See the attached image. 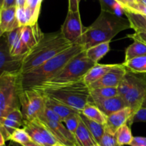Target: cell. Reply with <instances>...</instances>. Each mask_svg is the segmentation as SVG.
<instances>
[{"label":"cell","instance_id":"1","mask_svg":"<svg viewBox=\"0 0 146 146\" xmlns=\"http://www.w3.org/2000/svg\"><path fill=\"white\" fill-rule=\"evenodd\" d=\"M131 29L129 20L113 13L101 10L98 18L89 27H84L78 44L86 50L100 43L111 42L118 33Z\"/></svg>","mask_w":146,"mask_h":146},{"label":"cell","instance_id":"2","mask_svg":"<svg viewBox=\"0 0 146 146\" xmlns=\"http://www.w3.org/2000/svg\"><path fill=\"white\" fill-rule=\"evenodd\" d=\"M86 50L81 44L75 43L71 47L31 70L20 72V90L38 86L55 77L72 58Z\"/></svg>","mask_w":146,"mask_h":146},{"label":"cell","instance_id":"3","mask_svg":"<svg viewBox=\"0 0 146 146\" xmlns=\"http://www.w3.org/2000/svg\"><path fill=\"white\" fill-rule=\"evenodd\" d=\"M32 88L79 112L90 102L91 99L90 88L83 78L59 83L44 82Z\"/></svg>","mask_w":146,"mask_h":146},{"label":"cell","instance_id":"4","mask_svg":"<svg viewBox=\"0 0 146 146\" xmlns=\"http://www.w3.org/2000/svg\"><path fill=\"white\" fill-rule=\"evenodd\" d=\"M73 44L64 37L61 29L54 32L44 33L39 42L24 57L21 72H25L41 65Z\"/></svg>","mask_w":146,"mask_h":146},{"label":"cell","instance_id":"5","mask_svg":"<svg viewBox=\"0 0 146 146\" xmlns=\"http://www.w3.org/2000/svg\"><path fill=\"white\" fill-rule=\"evenodd\" d=\"M20 72H4L0 74V117L11 111L21 109L19 101Z\"/></svg>","mask_w":146,"mask_h":146},{"label":"cell","instance_id":"6","mask_svg":"<svg viewBox=\"0 0 146 146\" xmlns=\"http://www.w3.org/2000/svg\"><path fill=\"white\" fill-rule=\"evenodd\" d=\"M95 64V62L87 57L86 50H84L71 59L55 77L45 82L59 83L83 78L86 73Z\"/></svg>","mask_w":146,"mask_h":146},{"label":"cell","instance_id":"7","mask_svg":"<svg viewBox=\"0 0 146 146\" xmlns=\"http://www.w3.org/2000/svg\"><path fill=\"white\" fill-rule=\"evenodd\" d=\"M21 111L24 120L40 119L44 116L46 109L44 96L34 88L21 90L19 93Z\"/></svg>","mask_w":146,"mask_h":146},{"label":"cell","instance_id":"8","mask_svg":"<svg viewBox=\"0 0 146 146\" xmlns=\"http://www.w3.org/2000/svg\"><path fill=\"white\" fill-rule=\"evenodd\" d=\"M23 127L29 135L31 140L44 146H54L58 143L48 127L39 119L24 120Z\"/></svg>","mask_w":146,"mask_h":146},{"label":"cell","instance_id":"9","mask_svg":"<svg viewBox=\"0 0 146 146\" xmlns=\"http://www.w3.org/2000/svg\"><path fill=\"white\" fill-rule=\"evenodd\" d=\"M146 97V74H137L132 88L123 97L125 106L133 110L134 115L143 107Z\"/></svg>","mask_w":146,"mask_h":146},{"label":"cell","instance_id":"10","mask_svg":"<svg viewBox=\"0 0 146 146\" xmlns=\"http://www.w3.org/2000/svg\"><path fill=\"white\" fill-rule=\"evenodd\" d=\"M26 56V55H25ZM25 56L11 55L6 34L1 36L0 40V74L4 72H21L23 60Z\"/></svg>","mask_w":146,"mask_h":146},{"label":"cell","instance_id":"11","mask_svg":"<svg viewBox=\"0 0 146 146\" xmlns=\"http://www.w3.org/2000/svg\"><path fill=\"white\" fill-rule=\"evenodd\" d=\"M84 29L80 11H72L68 10L65 21L61 27L64 37L72 44L78 43L82 36Z\"/></svg>","mask_w":146,"mask_h":146},{"label":"cell","instance_id":"12","mask_svg":"<svg viewBox=\"0 0 146 146\" xmlns=\"http://www.w3.org/2000/svg\"><path fill=\"white\" fill-rule=\"evenodd\" d=\"M39 120L48 127L58 143L65 146H78L75 135L68 130L66 125H63V123L51 121L44 117Z\"/></svg>","mask_w":146,"mask_h":146},{"label":"cell","instance_id":"13","mask_svg":"<svg viewBox=\"0 0 146 146\" xmlns=\"http://www.w3.org/2000/svg\"><path fill=\"white\" fill-rule=\"evenodd\" d=\"M128 70L123 63L122 64H115L113 67L108 73L96 82L89 85L90 90L98 87H117L119 84Z\"/></svg>","mask_w":146,"mask_h":146},{"label":"cell","instance_id":"14","mask_svg":"<svg viewBox=\"0 0 146 146\" xmlns=\"http://www.w3.org/2000/svg\"><path fill=\"white\" fill-rule=\"evenodd\" d=\"M24 120L21 109L13 110L5 117H0V134L2 135L6 141L9 140L14 130L23 126Z\"/></svg>","mask_w":146,"mask_h":146},{"label":"cell","instance_id":"15","mask_svg":"<svg viewBox=\"0 0 146 146\" xmlns=\"http://www.w3.org/2000/svg\"><path fill=\"white\" fill-rule=\"evenodd\" d=\"M134 113L130 107H125L108 116L106 125V130L112 134L116 133L117 130L123 125H131Z\"/></svg>","mask_w":146,"mask_h":146},{"label":"cell","instance_id":"16","mask_svg":"<svg viewBox=\"0 0 146 146\" xmlns=\"http://www.w3.org/2000/svg\"><path fill=\"white\" fill-rule=\"evenodd\" d=\"M90 102L98 107L107 116L126 107L123 97L119 95L108 98H91Z\"/></svg>","mask_w":146,"mask_h":146},{"label":"cell","instance_id":"17","mask_svg":"<svg viewBox=\"0 0 146 146\" xmlns=\"http://www.w3.org/2000/svg\"><path fill=\"white\" fill-rule=\"evenodd\" d=\"M19 27L16 17V7L0 9V36Z\"/></svg>","mask_w":146,"mask_h":146},{"label":"cell","instance_id":"18","mask_svg":"<svg viewBox=\"0 0 146 146\" xmlns=\"http://www.w3.org/2000/svg\"><path fill=\"white\" fill-rule=\"evenodd\" d=\"M44 33L38 27V23L34 25H27L21 27V39L30 50L34 48L41 40Z\"/></svg>","mask_w":146,"mask_h":146},{"label":"cell","instance_id":"19","mask_svg":"<svg viewBox=\"0 0 146 146\" xmlns=\"http://www.w3.org/2000/svg\"><path fill=\"white\" fill-rule=\"evenodd\" d=\"M40 11H36L27 7H16V17L20 27L34 25L38 23Z\"/></svg>","mask_w":146,"mask_h":146},{"label":"cell","instance_id":"20","mask_svg":"<svg viewBox=\"0 0 146 146\" xmlns=\"http://www.w3.org/2000/svg\"><path fill=\"white\" fill-rule=\"evenodd\" d=\"M115 64H98L96 63L93 67H91L85 75L83 77V80L86 84L88 86L96 82L102 78L106 73L111 70Z\"/></svg>","mask_w":146,"mask_h":146},{"label":"cell","instance_id":"21","mask_svg":"<svg viewBox=\"0 0 146 146\" xmlns=\"http://www.w3.org/2000/svg\"><path fill=\"white\" fill-rule=\"evenodd\" d=\"M44 96L45 97L46 106L54 110L56 113H57L61 117L62 120H64V119L66 118L68 116L74 114V113H81V112L78 111L76 109L73 108V107H70V106L67 105V104H64V103L58 101L56 99L48 97V96Z\"/></svg>","mask_w":146,"mask_h":146},{"label":"cell","instance_id":"22","mask_svg":"<svg viewBox=\"0 0 146 146\" xmlns=\"http://www.w3.org/2000/svg\"><path fill=\"white\" fill-rule=\"evenodd\" d=\"M74 135L78 146H92L98 144L96 139L82 121L81 118L79 125L76 130Z\"/></svg>","mask_w":146,"mask_h":146},{"label":"cell","instance_id":"23","mask_svg":"<svg viewBox=\"0 0 146 146\" xmlns=\"http://www.w3.org/2000/svg\"><path fill=\"white\" fill-rule=\"evenodd\" d=\"M125 14L135 32L146 33V16L139 13L125 10Z\"/></svg>","mask_w":146,"mask_h":146},{"label":"cell","instance_id":"24","mask_svg":"<svg viewBox=\"0 0 146 146\" xmlns=\"http://www.w3.org/2000/svg\"><path fill=\"white\" fill-rule=\"evenodd\" d=\"M83 115L88 118L91 119L97 123L106 125L107 123L108 116L104 114L98 107L94 105L93 103L88 102L81 112Z\"/></svg>","mask_w":146,"mask_h":146},{"label":"cell","instance_id":"25","mask_svg":"<svg viewBox=\"0 0 146 146\" xmlns=\"http://www.w3.org/2000/svg\"><path fill=\"white\" fill-rule=\"evenodd\" d=\"M110 51V42L100 43L86 50L88 58L96 64Z\"/></svg>","mask_w":146,"mask_h":146},{"label":"cell","instance_id":"26","mask_svg":"<svg viewBox=\"0 0 146 146\" xmlns=\"http://www.w3.org/2000/svg\"><path fill=\"white\" fill-rule=\"evenodd\" d=\"M80 117H81V120L84 122V124L86 125V126L88 127L91 134L93 135L97 143H98V142L100 141L101 137H103V135L105 133L106 125L100 124V123H97V122L94 121L91 119L88 118L81 113H80Z\"/></svg>","mask_w":146,"mask_h":146},{"label":"cell","instance_id":"27","mask_svg":"<svg viewBox=\"0 0 146 146\" xmlns=\"http://www.w3.org/2000/svg\"><path fill=\"white\" fill-rule=\"evenodd\" d=\"M143 55H146V44L138 40H133V42L125 49L124 62Z\"/></svg>","mask_w":146,"mask_h":146},{"label":"cell","instance_id":"28","mask_svg":"<svg viewBox=\"0 0 146 146\" xmlns=\"http://www.w3.org/2000/svg\"><path fill=\"white\" fill-rule=\"evenodd\" d=\"M137 77V73H134L133 72L128 70L126 74L123 77V78L120 82L119 84L117 87L118 95L124 97L125 94L129 92V90L132 88L135 83Z\"/></svg>","mask_w":146,"mask_h":146},{"label":"cell","instance_id":"29","mask_svg":"<svg viewBox=\"0 0 146 146\" xmlns=\"http://www.w3.org/2000/svg\"><path fill=\"white\" fill-rule=\"evenodd\" d=\"M123 64L129 71L137 74H146V55L140 56L123 62Z\"/></svg>","mask_w":146,"mask_h":146},{"label":"cell","instance_id":"30","mask_svg":"<svg viewBox=\"0 0 146 146\" xmlns=\"http://www.w3.org/2000/svg\"><path fill=\"white\" fill-rule=\"evenodd\" d=\"M115 135H116L117 142L121 146L127 145H130L134 137L133 136L132 132L128 123L121 126L117 130Z\"/></svg>","mask_w":146,"mask_h":146},{"label":"cell","instance_id":"31","mask_svg":"<svg viewBox=\"0 0 146 146\" xmlns=\"http://www.w3.org/2000/svg\"><path fill=\"white\" fill-rule=\"evenodd\" d=\"M91 99L108 98L118 95L117 87H98L90 90Z\"/></svg>","mask_w":146,"mask_h":146},{"label":"cell","instance_id":"32","mask_svg":"<svg viewBox=\"0 0 146 146\" xmlns=\"http://www.w3.org/2000/svg\"><path fill=\"white\" fill-rule=\"evenodd\" d=\"M9 140L24 145L31 141V138L25 129L23 127V128H17L14 130L10 136Z\"/></svg>","mask_w":146,"mask_h":146},{"label":"cell","instance_id":"33","mask_svg":"<svg viewBox=\"0 0 146 146\" xmlns=\"http://www.w3.org/2000/svg\"><path fill=\"white\" fill-rule=\"evenodd\" d=\"M30 49L28 46L20 39L11 48L9 49L10 54L13 57H21V56H25L30 51Z\"/></svg>","mask_w":146,"mask_h":146},{"label":"cell","instance_id":"34","mask_svg":"<svg viewBox=\"0 0 146 146\" xmlns=\"http://www.w3.org/2000/svg\"><path fill=\"white\" fill-rule=\"evenodd\" d=\"M80 121H81L80 113H74V114L68 116L66 118L64 119L63 120V123H64L66 127L68 129V130L74 135L76 130L79 125Z\"/></svg>","mask_w":146,"mask_h":146},{"label":"cell","instance_id":"35","mask_svg":"<svg viewBox=\"0 0 146 146\" xmlns=\"http://www.w3.org/2000/svg\"><path fill=\"white\" fill-rule=\"evenodd\" d=\"M101 146H118L116 135L106 130L105 133L98 143Z\"/></svg>","mask_w":146,"mask_h":146},{"label":"cell","instance_id":"36","mask_svg":"<svg viewBox=\"0 0 146 146\" xmlns=\"http://www.w3.org/2000/svg\"><path fill=\"white\" fill-rule=\"evenodd\" d=\"M9 48H11L21 39V27L6 33Z\"/></svg>","mask_w":146,"mask_h":146},{"label":"cell","instance_id":"37","mask_svg":"<svg viewBox=\"0 0 146 146\" xmlns=\"http://www.w3.org/2000/svg\"><path fill=\"white\" fill-rule=\"evenodd\" d=\"M101 7V10L114 14L115 7L119 2L116 0H98Z\"/></svg>","mask_w":146,"mask_h":146},{"label":"cell","instance_id":"38","mask_svg":"<svg viewBox=\"0 0 146 146\" xmlns=\"http://www.w3.org/2000/svg\"><path fill=\"white\" fill-rule=\"evenodd\" d=\"M42 117L46 118L48 120H51V121L61 122V123H63V120L61 118V117H60L57 113H56L54 110L48 108V107H46V109H45V111H44V116H43ZM42 117H41V118H42Z\"/></svg>","mask_w":146,"mask_h":146},{"label":"cell","instance_id":"39","mask_svg":"<svg viewBox=\"0 0 146 146\" xmlns=\"http://www.w3.org/2000/svg\"><path fill=\"white\" fill-rule=\"evenodd\" d=\"M140 122L146 123V108L145 107H142L134 115L132 122H131V125L135 123H140Z\"/></svg>","mask_w":146,"mask_h":146},{"label":"cell","instance_id":"40","mask_svg":"<svg viewBox=\"0 0 146 146\" xmlns=\"http://www.w3.org/2000/svg\"><path fill=\"white\" fill-rule=\"evenodd\" d=\"M127 11H134V12L139 13V14H143L146 16V5L142 4V3H135L133 7H130V8L126 9Z\"/></svg>","mask_w":146,"mask_h":146},{"label":"cell","instance_id":"41","mask_svg":"<svg viewBox=\"0 0 146 146\" xmlns=\"http://www.w3.org/2000/svg\"><path fill=\"white\" fill-rule=\"evenodd\" d=\"M43 0H27L26 7L36 11H41V6Z\"/></svg>","mask_w":146,"mask_h":146},{"label":"cell","instance_id":"42","mask_svg":"<svg viewBox=\"0 0 146 146\" xmlns=\"http://www.w3.org/2000/svg\"><path fill=\"white\" fill-rule=\"evenodd\" d=\"M130 146H146V137L135 136Z\"/></svg>","mask_w":146,"mask_h":146},{"label":"cell","instance_id":"43","mask_svg":"<svg viewBox=\"0 0 146 146\" xmlns=\"http://www.w3.org/2000/svg\"><path fill=\"white\" fill-rule=\"evenodd\" d=\"M127 37H129L130 39H132L133 40H138L146 44V33L134 32L133 34H128Z\"/></svg>","mask_w":146,"mask_h":146},{"label":"cell","instance_id":"44","mask_svg":"<svg viewBox=\"0 0 146 146\" xmlns=\"http://www.w3.org/2000/svg\"><path fill=\"white\" fill-rule=\"evenodd\" d=\"M81 0H68V10L72 11H79V3Z\"/></svg>","mask_w":146,"mask_h":146},{"label":"cell","instance_id":"45","mask_svg":"<svg viewBox=\"0 0 146 146\" xmlns=\"http://www.w3.org/2000/svg\"><path fill=\"white\" fill-rule=\"evenodd\" d=\"M0 9H7L16 7V0H2L0 4Z\"/></svg>","mask_w":146,"mask_h":146},{"label":"cell","instance_id":"46","mask_svg":"<svg viewBox=\"0 0 146 146\" xmlns=\"http://www.w3.org/2000/svg\"><path fill=\"white\" fill-rule=\"evenodd\" d=\"M121 3H122V5L123 6L124 9H126L133 7L136 2L135 0H121Z\"/></svg>","mask_w":146,"mask_h":146},{"label":"cell","instance_id":"47","mask_svg":"<svg viewBox=\"0 0 146 146\" xmlns=\"http://www.w3.org/2000/svg\"><path fill=\"white\" fill-rule=\"evenodd\" d=\"M27 0H16V7H25Z\"/></svg>","mask_w":146,"mask_h":146},{"label":"cell","instance_id":"48","mask_svg":"<svg viewBox=\"0 0 146 146\" xmlns=\"http://www.w3.org/2000/svg\"><path fill=\"white\" fill-rule=\"evenodd\" d=\"M24 146H44V145H43L39 144V143H36V142L33 141V140L29 142V143H25V144H24Z\"/></svg>","mask_w":146,"mask_h":146},{"label":"cell","instance_id":"49","mask_svg":"<svg viewBox=\"0 0 146 146\" xmlns=\"http://www.w3.org/2000/svg\"><path fill=\"white\" fill-rule=\"evenodd\" d=\"M9 146H24V145L22 144H20V143H16V142L10 141L9 144Z\"/></svg>","mask_w":146,"mask_h":146},{"label":"cell","instance_id":"50","mask_svg":"<svg viewBox=\"0 0 146 146\" xmlns=\"http://www.w3.org/2000/svg\"><path fill=\"white\" fill-rule=\"evenodd\" d=\"M54 146H65V145H64L61 144V143H56Z\"/></svg>","mask_w":146,"mask_h":146},{"label":"cell","instance_id":"51","mask_svg":"<svg viewBox=\"0 0 146 146\" xmlns=\"http://www.w3.org/2000/svg\"><path fill=\"white\" fill-rule=\"evenodd\" d=\"M145 107V108H146V97H145V101H144L143 104V107Z\"/></svg>","mask_w":146,"mask_h":146},{"label":"cell","instance_id":"52","mask_svg":"<svg viewBox=\"0 0 146 146\" xmlns=\"http://www.w3.org/2000/svg\"><path fill=\"white\" fill-rule=\"evenodd\" d=\"M141 3H142V4H145V5H146V0H141Z\"/></svg>","mask_w":146,"mask_h":146},{"label":"cell","instance_id":"53","mask_svg":"<svg viewBox=\"0 0 146 146\" xmlns=\"http://www.w3.org/2000/svg\"><path fill=\"white\" fill-rule=\"evenodd\" d=\"M135 1L136 3H139V2H141V0H135Z\"/></svg>","mask_w":146,"mask_h":146},{"label":"cell","instance_id":"54","mask_svg":"<svg viewBox=\"0 0 146 146\" xmlns=\"http://www.w3.org/2000/svg\"><path fill=\"white\" fill-rule=\"evenodd\" d=\"M116 1H118V2H119L120 4H122V3H121V0H116Z\"/></svg>","mask_w":146,"mask_h":146},{"label":"cell","instance_id":"55","mask_svg":"<svg viewBox=\"0 0 146 146\" xmlns=\"http://www.w3.org/2000/svg\"><path fill=\"white\" fill-rule=\"evenodd\" d=\"M92 146H101V145H99L98 144H96V145H92Z\"/></svg>","mask_w":146,"mask_h":146},{"label":"cell","instance_id":"56","mask_svg":"<svg viewBox=\"0 0 146 146\" xmlns=\"http://www.w3.org/2000/svg\"><path fill=\"white\" fill-rule=\"evenodd\" d=\"M1 1H2V0H0V4H1Z\"/></svg>","mask_w":146,"mask_h":146},{"label":"cell","instance_id":"57","mask_svg":"<svg viewBox=\"0 0 146 146\" xmlns=\"http://www.w3.org/2000/svg\"><path fill=\"white\" fill-rule=\"evenodd\" d=\"M1 146H6V144L5 145H1Z\"/></svg>","mask_w":146,"mask_h":146},{"label":"cell","instance_id":"58","mask_svg":"<svg viewBox=\"0 0 146 146\" xmlns=\"http://www.w3.org/2000/svg\"><path fill=\"white\" fill-rule=\"evenodd\" d=\"M118 146H121V145H118Z\"/></svg>","mask_w":146,"mask_h":146}]
</instances>
